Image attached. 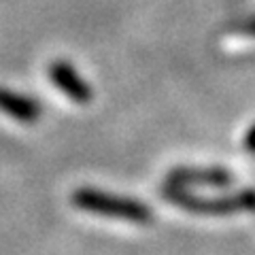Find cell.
Listing matches in <instances>:
<instances>
[{
    "label": "cell",
    "instance_id": "cell-1",
    "mask_svg": "<svg viewBox=\"0 0 255 255\" xmlns=\"http://www.w3.org/2000/svg\"><path fill=\"white\" fill-rule=\"evenodd\" d=\"M73 204L87 213L126 219L132 223H140V226L149 223L151 217H153V213H151V209L145 202L134 200V198H126V196L107 194V191H98L92 187L77 189L73 194Z\"/></svg>",
    "mask_w": 255,
    "mask_h": 255
},
{
    "label": "cell",
    "instance_id": "cell-2",
    "mask_svg": "<svg viewBox=\"0 0 255 255\" xmlns=\"http://www.w3.org/2000/svg\"><path fill=\"white\" fill-rule=\"evenodd\" d=\"M164 198L170 200L174 206L185 209L189 213L200 215H228L236 211H255V191L247 189L241 194L228 198H198L181 187H164Z\"/></svg>",
    "mask_w": 255,
    "mask_h": 255
},
{
    "label": "cell",
    "instance_id": "cell-3",
    "mask_svg": "<svg viewBox=\"0 0 255 255\" xmlns=\"http://www.w3.org/2000/svg\"><path fill=\"white\" fill-rule=\"evenodd\" d=\"M47 75H49L53 85L58 87L64 96H68L70 100H75L77 105H87V102L92 100L94 92H92L90 83H87L85 79L73 68V64L58 60V62L49 64Z\"/></svg>",
    "mask_w": 255,
    "mask_h": 255
},
{
    "label": "cell",
    "instance_id": "cell-4",
    "mask_svg": "<svg viewBox=\"0 0 255 255\" xmlns=\"http://www.w3.org/2000/svg\"><path fill=\"white\" fill-rule=\"evenodd\" d=\"M232 183V174L226 168H174L166 185L168 187H194V185H209V187H228Z\"/></svg>",
    "mask_w": 255,
    "mask_h": 255
},
{
    "label": "cell",
    "instance_id": "cell-6",
    "mask_svg": "<svg viewBox=\"0 0 255 255\" xmlns=\"http://www.w3.org/2000/svg\"><path fill=\"white\" fill-rule=\"evenodd\" d=\"M245 149L249 151L251 155H255V124L247 130V134H245Z\"/></svg>",
    "mask_w": 255,
    "mask_h": 255
},
{
    "label": "cell",
    "instance_id": "cell-5",
    "mask_svg": "<svg viewBox=\"0 0 255 255\" xmlns=\"http://www.w3.org/2000/svg\"><path fill=\"white\" fill-rule=\"evenodd\" d=\"M0 111L19 124H34L41 117L38 100L30 98L26 94L6 90V87H0Z\"/></svg>",
    "mask_w": 255,
    "mask_h": 255
}]
</instances>
